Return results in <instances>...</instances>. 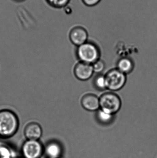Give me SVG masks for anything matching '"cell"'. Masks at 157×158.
I'll return each instance as SVG.
<instances>
[{
	"label": "cell",
	"mask_w": 157,
	"mask_h": 158,
	"mask_svg": "<svg viewBox=\"0 0 157 158\" xmlns=\"http://www.w3.org/2000/svg\"><path fill=\"white\" fill-rule=\"evenodd\" d=\"M19 120L16 113L8 109L0 110V137L9 138L18 131Z\"/></svg>",
	"instance_id": "6da1fadb"
},
{
	"label": "cell",
	"mask_w": 157,
	"mask_h": 158,
	"mask_svg": "<svg viewBox=\"0 0 157 158\" xmlns=\"http://www.w3.org/2000/svg\"><path fill=\"white\" fill-rule=\"evenodd\" d=\"M77 53L81 62L90 64L99 60L100 55L98 48L94 44L87 42L78 46Z\"/></svg>",
	"instance_id": "7a4b0ae2"
},
{
	"label": "cell",
	"mask_w": 157,
	"mask_h": 158,
	"mask_svg": "<svg viewBox=\"0 0 157 158\" xmlns=\"http://www.w3.org/2000/svg\"><path fill=\"white\" fill-rule=\"evenodd\" d=\"M99 100L100 109L112 115L117 113L121 106L120 98L114 93H105L101 96Z\"/></svg>",
	"instance_id": "3957f363"
},
{
	"label": "cell",
	"mask_w": 157,
	"mask_h": 158,
	"mask_svg": "<svg viewBox=\"0 0 157 158\" xmlns=\"http://www.w3.org/2000/svg\"><path fill=\"white\" fill-rule=\"evenodd\" d=\"M23 158H40L44 153V147L39 140H26L22 145Z\"/></svg>",
	"instance_id": "277c9868"
},
{
	"label": "cell",
	"mask_w": 157,
	"mask_h": 158,
	"mask_svg": "<svg viewBox=\"0 0 157 158\" xmlns=\"http://www.w3.org/2000/svg\"><path fill=\"white\" fill-rule=\"evenodd\" d=\"M107 88L111 91H117L121 89L126 81L125 74L119 69H112L105 76Z\"/></svg>",
	"instance_id": "5b68a950"
},
{
	"label": "cell",
	"mask_w": 157,
	"mask_h": 158,
	"mask_svg": "<svg viewBox=\"0 0 157 158\" xmlns=\"http://www.w3.org/2000/svg\"><path fill=\"white\" fill-rule=\"evenodd\" d=\"M24 134L26 140H39L42 135V127L36 122L29 123L24 128Z\"/></svg>",
	"instance_id": "8992f818"
},
{
	"label": "cell",
	"mask_w": 157,
	"mask_h": 158,
	"mask_svg": "<svg viewBox=\"0 0 157 158\" xmlns=\"http://www.w3.org/2000/svg\"><path fill=\"white\" fill-rule=\"evenodd\" d=\"M69 38L72 43L78 47L87 42L88 34L86 30L83 27H76L71 30Z\"/></svg>",
	"instance_id": "52a82bcc"
},
{
	"label": "cell",
	"mask_w": 157,
	"mask_h": 158,
	"mask_svg": "<svg viewBox=\"0 0 157 158\" xmlns=\"http://www.w3.org/2000/svg\"><path fill=\"white\" fill-rule=\"evenodd\" d=\"M94 73L92 64L81 62L76 65L74 74L77 78L86 81L91 78Z\"/></svg>",
	"instance_id": "ba28073f"
},
{
	"label": "cell",
	"mask_w": 157,
	"mask_h": 158,
	"mask_svg": "<svg viewBox=\"0 0 157 158\" xmlns=\"http://www.w3.org/2000/svg\"><path fill=\"white\" fill-rule=\"evenodd\" d=\"M81 103L84 108L89 111H96L100 108L99 98L92 94L85 95L82 98Z\"/></svg>",
	"instance_id": "9c48e42d"
},
{
	"label": "cell",
	"mask_w": 157,
	"mask_h": 158,
	"mask_svg": "<svg viewBox=\"0 0 157 158\" xmlns=\"http://www.w3.org/2000/svg\"><path fill=\"white\" fill-rule=\"evenodd\" d=\"M62 153L61 146L55 141L49 142L44 148V153L48 158H60Z\"/></svg>",
	"instance_id": "30bf717a"
},
{
	"label": "cell",
	"mask_w": 157,
	"mask_h": 158,
	"mask_svg": "<svg viewBox=\"0 0 157 158\" xmlns=\"http://www.w3.org/2000/svg\"><path fill=\"white\" fill-rule=\"evenodd\" d=\"M133 68V63L130 58L124 57L120 59L118 62V69L124 74L131 73Z\"/></svg>",
	"instance_id": "8fae6325"
},
{
	"label": "cell",
	"mask_w": 157,
	"mask_h": 158,
	"mask_svg": "<svg viewBox=\"0 0 157 158\" xmlns=\"http://www.w3.org/2000/svg\"><path fill=\"white\" fill-rule=\"evenodd\" d=\"M14 152L12 148L7 144L0 142V158L15 157Z\"/></svg>",
	"instance_id": "7c38bea8"
},
{
	"label": "cell",
	"mask_w": 157,
	"mask_h": 158,
	"mask_svg": "<svg viewBox=\"0 0 157 158\" xmlns=\"http://www.w3.org/2000/svg\"><path fill=\"white\" fill-rule=\"evenodd\" d=\"M97 118L100 122L104 124L110 123L113 118V115L103 111L102 110H99L96 114Z\"/></svg>",
	"instance_id": "4fadbf2b"
},
{
	"label": "cell",
	"mask_w": 157,
	"mask_h": 158,
	"mask_svg": "<svg viewBox=\"0 0 157 158\" xmlns=\"http://www.w3.org/2000/svg\"><path fill=\"white\" fill-rule=\"evenodd\" d=\"M94 82L96 88L98 90H103L107 88L105 76L101 75H98L95 78Z\"/></svg>",
	"instance_id": "5bb4252c"
},
{
	"label": "cell",
	"mask_w": 157,
	"mask_h": 158,
	"mask_svg": "<svg viewBox=\"0 0 157 158\" xmlns=\"http://www.w3.org/2000/svg\"><path fill=\"white\" fill-rule=\"evenodd\" d=\"M70 0H46L48 3L57 8H61L65 7L69 3Z\"/></svg>",
	"instance_id": "9a60e30c"
},
{
	"label": "cell",
	"mask_w": 157,
	"mask_h": 158,
	"mask_svg": "<svg viewBox=\"0 0 157 158\" xmlns=\"http://www.w3.org/2000/svg\"><path fill=\"white\" fill-rule=\"evenodd\" d=\"M94 72L98 74L102 72L105 68V64L103 61L98 60L92 64Z\"/></svg>",
	"instance_id": "2e32d148"
},
{
	"label": "cell",
	"mask_w": 157,
	"mask_h": 158,
	"mask_svg": "<svg viewBox=\"0 0 157 158\" xmlns=\"http://www.w3.org/2000/svg\"><path fill=\"white\" fill-rule=\"evenodd\" d=\"M85 5L88 6H93L97 5L101 0H82Z\"/></svg>",
	"instance_id": "e0dca14e"
},
{
	"label": "cell",
	"mask_w": 157,
	"mask_h": 158,
	"mask_svg": "<svg viewBox=\"0 0 157 158\" xmlns=\"http://www.w3.org/2000/svg\"><path fill=\"white\" fill-rule=\"evenodd\" d=\"M14 1H17V2H22L24 0H14Z\"/></svg>",
	"instance_id": "ac0fdd59"
},
{
	"label": "cell",
	"mask_w": 157,
	"mask_h": 158,
	"mask_svg": "<svg viewBox=\"0 0 157 158\" xmlns=\"http://www.w3.org/2000/svg\"><path fill=\"white\" fill-rule=\"evenodd\" d=\"M13 158H20V157H15Z\"/></svg>",
	"instance_id": "d6986e66"
}]
</instances>
